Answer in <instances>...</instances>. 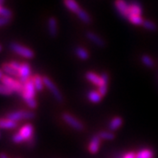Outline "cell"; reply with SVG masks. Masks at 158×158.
<instances>
[{
  "instance_id": "2e32d148",
  "label": "cell",
  "mask_w": 158,
  "mask_h": 158,
  "mask_svg": "<svg viewBox=\"0 0 158 158\" xmlns=\"http://www.w3.org/2000/svg\"><path fill=\"white\" fill-rule=\"evenodd\" d=\"M48 33L52 37H56L57 35V21L54 17L48 19Z\"/></svg>"
},
{
  "instance_id": "8fae6325",
  "label": "cell",
  "mask_w": 158,
  "mask_h": 158,
  "mask_svg": "<svg viewBox=\"0 0 158 158\" xmlns=\"http://www.w3.org/2000/svg\"><path fill=\"white\" fill-rule=\"evenodd\" d=\"M2 71L7 76H11V77H19V71L15 69L10 64V62H6L2 65Z\"/></svg>"
},
{
  "instance_id": "d6a6232c",
  "label": "cell",
  "mask_w": 158,
  "mask_h": 158,
  "mask_svg": "<svg viewBox=\"0 0 158 158\" xmlns=\"http://www.w3.org/2000/svg\"><path fill=\"white\" fill-rule=\"evenodd\" d=\"M120 158H135V154L134 152H132V151H130V152L121 155Z\"/></svg>"
},
{
  "instance_id": "44dd1931",
  "label": "cell",
  "mask_w": 158,
  "mask_h": 158,
  "mask_svg": "<svg viewBox=\"0 0 158 158\" xmlns=\"http://www.w3.org/2000/svg\"><path fill=\"white\" fill-rule=\"evenodd\" d=\"M141 12H142V9H141V6H140V4H138L136 2H134V3H132V4L129 5L127 17H128V15H131V14L141 15Z\"/></svg>"
},
{
  "instance_id": "e0dca14e",
  "label": "cell",
  "mask_w": 158,
  "mask_h": 158,
  "mask_svg": "<svg viewBox=\"0 0 158 158\" xmlns=\"http://www.w3.org/2000/svg\"><path fill=\"white\" fill-rule=\"evenodd\" d=\"M63 4H64V6L67 7V9H69V11H72V12H75L76 14L81 9L76 0H63Z\"/></svg>"
},
{
  "instance_id": "1f68e13d",
  "label": "cell",
  "mask_w": 158,
  "mask_h": 158,
  "mask_svg": "<svg viewBox=\"0 0 158 158\" xmlns=\"http://www.w3.org/2000/svg\"><path fill=\"white\" fill-rule=\"evenodd\" d=\"M11 19H8V18H5V17H1L0 18V26L1 27H4L7 25L8 23L10 22Z\"/></svg>"
},
{
  "instance_id": "4dcf8cb0",
  "label": "cell",
  "mask_w": 158,
  "mask_h": 158,
  "mask_svg": "<svg viewBox=\"0 0 158 158\" xmlns=\"http://www.w3.org/2000/svg\"><path fill=\"white\" fill-rule=\"evenodd\" d=\"M11 141H13L14 143H17V144H19V143H22V142H24V139H23V137L21 136V135L18 132V133H16V134H14L13 135H12V137H11Z\"/></svg>"
},
{
  "instance_id": "ba28073f",
  "label": "cell",
  "mask_w": 158,
  "mask_h": 158,
  "mask_svg": "<svg viewBox=\"0 0 158 158\" xmlns=\"http://www.w3.org/2000/svg\"><path fill=\"white\" fill-rule=\"evenodd\" d=\"M114 6L118 12L122 16V17L127 19V14H128V7L129 4H127L125 0H115Z\"/></svg>"
},
{
  "instance_id": "7402d4cb",
  "label": "cell",
  "mask_w": 158,
  "mask_h": 158,
  "mask_svg": "<svg viewBox=\"0 0 158 158\" xmlns=\"http://www.w3.org/2000/svg\"><path fill=\"white\" fill-rule=\"evenodd\" d=\"M122 123H123V120L120 117H114L109 123V126H108L109 129L111 131H116L122 126Z\"/></svg>"
},
{
  "instance_id": "277c9868",
  "label": "cell",
  "mask_w": 158,
  "mask_h": 158,
  "mask_svg": "<svg viewBox=\"0 0 158 158\" xmlns=\"http://www.w3.org/2000/svg\"><path fill=\"white\" fill-rule=\"evenodd\" d=\"M10 48L11 51L16 53L17 55L24 57L26 59H32L34 56V51L31 50L28 48H26L23 45H20L17 42H11L10 43Z\"/></svg>"
},
{
  "instance_id": "4316f807",
  "label": "cell",
  "mask_w": 158,
  "mask_h": 158,
  "mask_svg": "<svg viewBox=\"0 0 158 158\" xmlns=\"http://www.w3.org/2000/svg\"><path fill=\"white\" fill-rule=\"evenodd\" d=\"M0 92H1V94L4 95V96H11V94L14 93V91L11 90L10 87H8L7 85H4V84H2V83H1V85H0Z\"/></svg>"
},
{
  "instance_id": "8992f818",
  "label": "cell",
  "mask_w": 158,
  "mask_h": 158,
  "mask_svg": "<svg viewBox=\"0 0 158 158\" xmlns=\"http://www.w3.org/2000/svg\"><path fill=\"white\" fill-rule=\"evenodd\" d=\"M43 80H44L45 86L48 89V90L50 91L51 93H52V95L56 98V100L59 102V103L62 102L63 98H62V93H61L60 90H58V88L56 86V85L53 83V81L49 77H43Z\"/></svg>"
},
{
  "instance_id": "cb8c5ba5",
  "label": "cell",
  "mask_w": 158,
  "mask_h": 158,
  "mask_svg": "<svg viewBox=\"0 0 158 158\" xmlns=\"http://www.w3.org/2000/svg\"><path fill=\"white\" fill-rule=\"evenodd\" d=\"M77 17L79 18V19L81 20V21H83L85 24H89L91 21V19H90V15L88 14V12H86L85 10H82V9H80L79 11L77 13Z\"/></svg>"
},
{
  "instance_id": "30bf717a",
  "label": "cell",
  "mask_w": 158,
  "mask_h": 158,
  "mask_svg": "<svg viewBox=\"0 0 158 158\" xmlns=\"http://www.w3.org/2000/svg\"><path fill=\"white\" fill-rule=\"evenodd\" d=\"M100 140L101 138L99 137L98 134L91 137V140L90 141L89 146H88V149L90 154H96L98 152L99 147H100Z\"/></svg>"
},
{
  "instance_id": "d4e9b609",
  "label": "cell",
  "mask_w": 158,
  "mask_h": 158,
  "mask_svg": "<svg viewBox=\"0 0 158 158\" xmlns=\"http://www.w3.org/2000/svg\"><path fill=\"white\" fill-rule=\"evenodd\" d=\"M75 53L81 60H87L89 58V52L84 48L78 47L75 49Z\"/></svg>"
},
{
  "instance_id": "484cf974",
  "label": "cell",
  "mask_w": 158,
  "mask_h": 158,
  "mask_svg": "<svg viewBox=\"0 0 158 158\" xmlns=\"http://www.w3.org/2000/svg\"><path fill=\"white\" fill-rule=\"evenodd\" d=\"M98 135L101 138V140H106V141H112L115 138V135L112 132L109 131H101L98 133Z\"/></svg>"
},
{
  "instance_id": "9c48e42d",
  "label": "cell",
  "mask_w": 158,
  "mask_h": 158,
  "mask_svg": "<svg viewBox=\"0 0 158 158\" xmlns=\"http://www.w3.org/2000/svg\"><path fill=\"white\" fill-rule=\"evenodd\" d=\"M19 133L21 135L24 141H27L29 139H31L34 136V127L32 124H25L23 125L19 130Z\"/></svg>"
},
{
  "instance_id": "52a82bcc",
  "label": "cell",
  "mask_w": 158,
  "mask_h": 158,
  "mask_svg": "<svg viewBox=\"0 0 158 158\" xmlns=\"http://www.w3.org/2000/svg\"><path fill=\"white\" fill-rule=\"evenodd\" d=\"M31 77H31V68H30V65L27 62H22L21 66H20V69H19V80L24 84L25 82H27Z\"/></svg>"
},
{
  "instance_id": "9a60e30c",
  "label": "cell",
  "mask_w": 158,
  "mask_h": 158,
  "mask_svg": "<svg viewBox=\"0 0 158 158\" xmlns=\"http://www.w3.org/2000/svg\"><path fill=\"white\" fill-rule=\"evenodd\" d=\"M102 78V84L101 85L98 87V92L102 95V97L106 96V92H107V85L108 81H109V77H108L107 73H102L101 75Z\"/></svg>"
},
{
  "instance_id": "d6986e66",
  "label": "cell",
  "mask_w": 158,
  "mask_h": 158,
  "mask_svg": "<svg viewBox=\"0 0 158 158\" xmlns=\"http://www.w3.org/2000/svg\"><path fill=\"white\" fill-rule=\"evenodd\" d=\"M32 79L34 81V86H35V89L37 91H40L43 89V86H45V84H44V80H43V77H40V75H34L32 77Z\"/></svg>"
},
{
  "instance_id": "3957f363",
  "label": "cell",
  "mask_w": 158,
  "mask_h": 158,
  "mask_svg": "<svg viewBox=\"0 0 158 158\" xmlns=\"http://www.w3.org/2000/svg\"><path fill=\"white\" fill-rule=\"evenodd\" d=\"M6 118H11L14 121L19 122L24 119H33L35 118V113L28 110H19V111L8 113L6 114Z\"/></svg>"
},
{
  "instance_id": "ac0fdd59",
  "label": "cell",
  "mask_w": 158,
  "mask_h": 158,
  "mask_svg": "<svg viewBox=\"0 0 158 158\" xmlns=\"http://www.w3.org/2000/svg\"><path fill=\"white\" fill-rule=\"evenodd\" d=\"M155 153L151 148H142L135 154V158H154Z\"/></svg>"
},
{
  "instance_id": "7c38bea8",
  "label": "cell",
  "mask_w": 158,
  "mask_h": 158,
  "mask_svg": "<svg viewBox=\"0 0 158 158\" xmlns=\"http://www.w3.org/2000/svg\"><path fill=\"white\" fill-rule=\"evenodd\" d=\"M18 127V122L11 118H2L0 120V127L1 129H13Z\"/></svg>"
},
{
  "instance_id": "6da1fadb",
  "label": "cell",
  "mask_w": 158,
  "mask_h": 158,
  "mask_svg": "<svg viewBox=\"0 0 158 158\" xmlns=\"http://www.w3.org/2000/svg\"><path fill=\"white\" fill-rule=\"evenodd\" d=\"M36 91L37 90L35 89L32 77L23 84V90L20 95L22 96V98L28 106V107L31 109H35L37 107V102L35 99Z\"/></svg>"
},
{
  "instance_id": "ffe728a7",
  "label": "cell",
  "mask_w": 158,
  "mask_h": 158,
  "mask_svg": "<svg viewBox=\"0 0 158 158\" xmlns=\"http://www.w3.org/2000/svg\"><path fill=\"white\" fill-rule=\"evenodd\" d=\"M87 98L90 102L94 103V104H98L101 101L102 95L96 90H90L87 94Z\"/></svg>"
},
{
  "instance_id": "7a4b0ae2",
  "label": "cell",
  "mask_w": 158,
  "mask_h": 158,
  "mask_svg": "<svg viewBox=\"0 0 158 158\" xmlns=\"http://www.w3.org/2000/svg\"><path fill=\"white\" fill-rule=\"evenodd\" d=\"M0 78H1V83L2 84H4V85H7L8 87H10L14 92L19 93V94H21L23 90L22 82H20L19 80L12 78L11 77L7 76L2 70L0 72Z\"/></svg>"
},
{
  "instance_id": "f1b7e54d",
  "label": "cell",
  "mask_w": 158,
  "mask_h": 158,
  "mask_svg": "<svg viewBox=\"0 0 158 158\" xmlns=\"http://www.w3.org/2000/svg\"><path fill=\"white\" fill-rule=\"evenodd\" d=\"M142 27L144 28L148 29L149 31H156V25L151 20H144V22L142 24Z\"/></svg>"
},
{
  "instance_id": "4fadbf2b",
  "label": "cell",
  "mask_w": 158,
  "mask_h": 158,
  "mask_svg": "<svg viewBox=\"0 0 158 158\" xmlns=\"http://www.w3.org/2000/svg\"><path fill=\"white\" fill-rule=\"evenodd\" d=\"M85 77L86 79L90 82L91 84H93L94 85H96L98 87H99L102 84V78H101V76H98V75H97L96 73H94V72H91V71H89V72H87L86 75H85Z\"/></svg>"
},
{
  "instance_id": "836d02e7",
  "label": "cell",
  "mask_w": 158,
  "mask_h": 158,
  "mask_svg": "<svg viewBox=\"0 0 158 158\" xmlns=\"http://www.w3.org/2000/svg\"><path fill=\"white\" fill-rule=\"evenodd\" d=\"M0 158H9V157H8V156L6 155V153L2 152L1 153V155H0Z\"/></svg>"
},
{
  "instance_id": "5bb4252c",
  "label": "cell",
  "mask_w": 158,
  "mask_h": 158,
  "mask_svg": "<svg viewBox=\"0 0 158 158\" xmlns=\"http://www.w3.org/2000/svg\"><path fill=\"white\" fill-rule=\"evenodd\" d=\"M86 37H87V39H89V40H90L95 45L98 46V47H104L105 46L104 40L102 39L100 36H98V34H94L92 32H88L86 34Z\"/></svg>"
},
{
  "instance_id": "5b68a950",
  "label": "cell",
  "mask_w": 158,
  "mask_h": 158,
  "mask_svg": "<svg viewBox=\"0 0 158 158\" xmlns=\"http://www.w3.org/2000/svg\"><path fill=\"white\" fill-rule=\"evenodd\" d=\"M62 119L64 120V122L67 125H69V127H71L74 129L77 130V131H82L85 128L84 124L77 119V118H75L72 114L69 113H64L62 114Z\"/></svg>"
},
{
  "instance_id": "e575fe53",
  "label": "cell",
  "mask_w": 158,
  "mask_h": 158,
  "mask_svg": "<svg viewBox=\"0 0 158 158\" xmlns=\"http://www.w3.org/2000/svg\"><path fill=\"white\" fill-rule=\"evenodd\" d=\"M3 3H4V0H1V5H3Z\"/></svg>"
},
{
  "instance_id": "603a6c76",
  "label": "cell",
  "mask_w": 158,
  "mask_h": 158,
  "mask_svg": "<svg viewBox=\"0 0 158 158\" xmlns=\"http://www.w3.org/2000/svg\"><path fill=\"white\" fill-rule=\"evenodd\" d=\"M127 19L130 22L136 26H142V24L144 22L143 19L141 17V15H137V14H131L128 15Z\"/></svg>"
},
{
  "instance_id": "83f0119b",
  "label": "cell",
  "mask_w": 158,
  "mask_h": 158,
  "mask_svg": "<svg viewBox=\"0 0 158 158\" xmlns=\"http://www.w3.org/2000/svg\"><path fill=\"white\" fill-rule=\"evenodd\" d=\"M141 62L148 68H153L154 65H155L152 58L150 56H146V55H144V56H141Z\"/></svg>"
},
{
  "instance_id": "f546056e",
  "label": "cell",
  "mask_w": 158,
  "mask_h": 158,
  "mask_svg": "<svg viewBox=\"0 0 158 158\" xmlns=\"http://www.w3.org/2000/svg\"><path fill=\"white\" fill-rule=\"evenodd\" d=\"M0 14H1V17L8 18V19H11V17H12L11 11L9 9L4 7L3 6H1V8H0Z\"/></svg>"
}]
</instances>
